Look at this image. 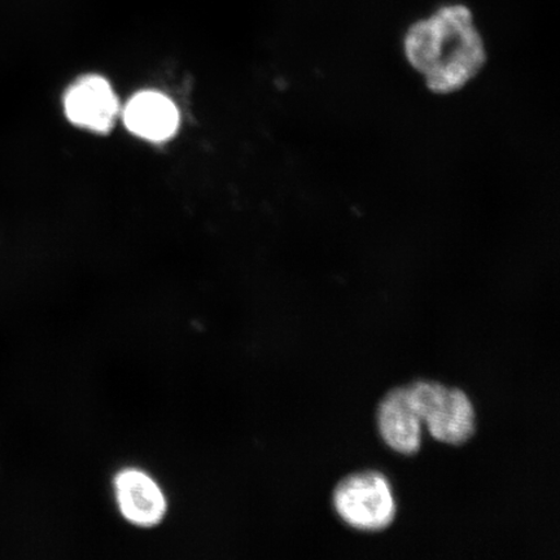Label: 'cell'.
I'll return each instance as SVG.
<instances>
[{
  "instance_id": "1",
  "label": "cell",
  "mask_w": 560,
  "mask_h": 560,
  "mask_svg": "<svg viewBox=\"0 0 560 560\" xmlns=\"http://www.w3.org/2000/svg\"><path fill=\"white\" fill-rule=\"evenodd\" d=\"M406 61L433 94L458 93L478 77L487 62V47L474 13L450 3L419 19L405 32Z\"/></svg>"
},
{
  "instance_id": "2",
  "label": "cell",
  "mask_w": 560,
  "mask_h": 560,
  "mask_svg": "<svg viewBox=\"0 0 560 560\" xmlns=\"http://www.w3.org/2000/svg\"><path fill=\"white\" fill-rule=\"evenodd\" d=\"M406 388L412 408L433 439L457 446L474 436L475 410L464 390L436 382H416Z\"/></svg>"
},
{
  "instance_id": "3",
  "label": "cell",
  "mask_w": 560,
  "mask_h": 560,
  "mask_svg": "<svg viewBox=\"0 0 560 560\" xmlns=\"http://www.w3.org/2000/svg\"><path fill=\"white\" fill-rule=\"evenodd\" d=\"M332 500L336 513L354 529L382 530L395 520V495L389 481L380 472L348 476L336 486Z\"/></svg>"
},
{
  "instance_id": "4",
  "label": "cell",
  "mask_w": 560,
  "mask_h": 560,
  "mask_svg": "<svg viewBox=\"0 0 560 560\" xmlns=\"http://www.w3.org/2000/svg\"><path fill=\"white\" fill-rule=\"evenodd\" d=\"M70 122L96 132H107L118 115L114 89L100 75L83 77L68 90L65 101Z\"/></svg>"
},
{
  "instance_id": "5",
  "label": "cell",
  "mask_w": 560,
  "mask_h": 560,
  "mask_svg": "<svg viewBox=\"0 0 560 560\" xmlns=\"http://www.w3.org/2000/svg\"><path fill=\"white\" fill-rule=\"evenodd\" d=\"M422 420L410 402L408 388L388 392L377 408V427L390 450L404 455L419 452L422 445Z\"/></svg>"
},
{
  "instance_id": "6",
  "label": "cell",
  "mask_w": 560,
  "mask_h": 560,
  "mask_svg": "<svg viewBox=\"0 0 560 560\" xmlns=\"http://www.w3.org/2000/svg\"><path fill=\"white\" fill-rule=\"evenodd\" d=\"M118 506L125 520L138 527H153L166 513V500L160 487L149 475L139 470H124L116 476Z\"/></svg>"
},
{
  "instance_id": "7",
  "label": "cell",
  "mask_w": 560,
  "mask_h": 560,
  "mask_svg": "<svg viewBox=\"0 0 560 560\" xmlns=\"http://www.w3.org/2000/svg\"><path fill=\"white\" fill-rule=\"evenodd\" d=\"M124 121L132 135L151 142H164L177 131L179 114L170 97L156 91H144L126 104Z\"/></svg>"
}]
</instances>
